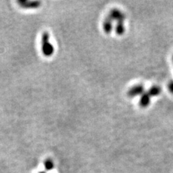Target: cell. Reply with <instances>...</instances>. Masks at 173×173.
Segmentation results:
<instances>
[{"instance_id": "6da1fadb", "label": "cell", "mask_w": 173, "mask_h": 173, "mask_svg": "<svg viewBox=\"0 0 173 173\" xmlns=\"http://www.w3.org/2000/svg\"><path fill=\"white\" fill-rule=\"evenodd\" d=\"M50 35L48 32H44L41 38V49L43 54L46 57H50L54 53V47L50 43Z\"/></svg>"}, {"instance_id": "7a4b0ae2", "label": "cell", "mask_w": 173, "mask_h": 173, "mask_svg": "<svg viewBox=\"0 0 173 173\" xmlns=\"http://www.w3.org/2000/svg\"><path fill=\"white\" fill-rule=\"evenodd\" d=\"M108 17L111 20H116L117 22H120V21H124L125 19V14L118 9H112L109 13Z\"/></svg>"}, {"instance_id": "3957f363", "label": "cell", "mask_w": 173, "mask_h": 173, "mask_svg": "<svg viewBox=\"0 0 173 173\" xmlns=\"http://www.w3.org/2000/svg\"><path fill=\"white\" fill-rule=\"evenodd\" d=\"M144 93V87L142 84H136L131 87L127 92V95L129 98H133L138 95H142Z\"/></svg>"}, {"instance_id": "277c9868", "label": "cell", "mask_w": 173, "mask_h": 173, "mask_svg": "<svg viewBox=\"0 0 173 173\" xmlns=\"http://www.w3.org/2000/svg\"><path fill=\"white\" fill-rule=\"evenodd\" d=\"M103 28L106 34H110L113 30V21L107 16L103 23Z\"/></svg>"}, {"instance_id": "5b68a950", "label": "cell", "mask_w": 173, "mask_h": 173, "mask_svg": "<svg viewBox=\"0 0 173 173\" xmlns=\"http://www.w3.org/2000/svg\"><path fill=\"white\" fill-rule=\"evenodd\" d=\"M20 4L23 7L26 8H30V9H35L39 8L41 3L38 1H24V2H20Z\"/></svg>"}, {"instance_id": "8992f818", "label": "cell", "mask_w": 173, "mask_h": 173, "mask_svg": "<svg viewBox=\"0 0 173 173\" xmlns=\"http://www.w3.org/2000/svg\"><path fill=\"white\" fill-rule=\"evenodd\" d=\"M151 97L149 95L147 92H145L142 94L140 100H139V105L141 106V108H146L149 106V104H150L151 102Z\"/></svg>"}, {"instance_id": "52a82bcc", "label": "cell", "mask_w": 173, "mask_h": 173, "mask_svg": "<svg viewBox=\"0 0 173 173\" xmlns=\"http://www.w3.org/2000/svg\"><path fill=\"white\" fill-rule=\"evenodd\" d=\"M124 23V21L118 22L115 26V33L118 35H122L125 33V26Z\"/></svg>"}, {"instance_id": "ba28073f", "label": "cell", "mask_w": 173, "mask_h": 173, "mask_svg": "<svg viewBox=\"0 0 173 173\" xmlns=\"http://www.w3.org/2000/svg\"><path fill=\"white\" fill-rule=\"evenodd\" d=\"M160 92L161 89L158 86H153L149 89L147 93L150 97H154L159 95V94H160Z\"/></svg>"}, {"instance_id": "9c48e42d", "label": "cell", "mask_w": 173, "mask_h": 173, "mask_svg": "<svg viewBox=\"0 0 173 173\" xmlns=\"http://www.w3.org/2000/svg\"><path fill=\"white\" fill-rule=\"evenodd\" d=\"M44 167L46 170H51L54 167L53 161L50 159H47L44 161Z\"/></svg>"}, {"instance_id": "30bf717a", "label": "cell", "mask_w": 173, "mask_h": 173, "mask_svg": "<svg viewBox=\"0 0 173 173\" xmlns=\"http://www.w3.org/2000/svg\"><path fill=\"white\" fill-rule=\"evenodd\" d=\"M169 89L172 93H173V82H171L169 84Z\"/></svg>"}, {"instance_id": "8fae6325", "label": "cell", "mask_w": 173, "mask_h": 173, "mask_svg": "<svg viewBox=\"0 0 173 173\" xmlns=\"http://www.w3.org/2000/svg\"><path fill=\"white\" fill-rule=\"evenodd\" d=\"M39 173H46L45 172H39Z\"/></svg>"}]
</instances>
